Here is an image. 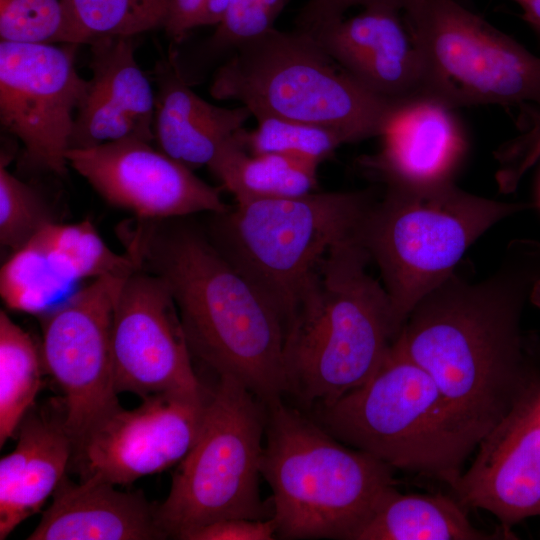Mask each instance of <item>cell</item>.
<instances>
[{
	"label": "cell",
	"instance_id": "4fadbf2b",
	"mask_svg": "<svg viewBox=\"0 0 540 540\" xmlns=\"http://www.w3.org/2000/svg\"><path fill=\"white\" fill-rule=\"evenodd\" d=\"M117 393L205 398L175 302L165 284L138 268L125 280L112 322Z\"/></svg>",
	"mask_w": 540,
	"mask_h": 540
},
{
	"label": "cell",
	"instance_id": "5b68a950",
	"mask_svg": "<svg viewBox=\"0 0 540 540\" xmlns=\"http://www.w3.org/2000/svg\"><path fill=\"white\" fill-rule=\"evenodd\" d=\"M526 208L472 194L452 179L385 182L383 197L370 206L357 236L380 269L399 330L481 235Z\"/></svg>",
	"mask_w": 540,
	"mask_h": 540
},
{
	"label": "cell",
	"instance_id": "2e32d148",
	"mask_svg": "<svg viewBox=\"0 0 540 540\" xmlns=\"http://www.w3.org/2000/svg\"><path fill=\"white\" fill-rule=\"evenodd\" d=\"M472 465L451 486L465 507L493 514L511 534L540 515V380L480 441Z\"/></svg>",
	"mask_w": 540,
	"mask_h": 540
},
{
	"label": "cell",
	"instance_id": "d590c367",
	"mask_svg": "<svg viewBox=\"0 0 540 540\" xmlns=\"http://www.w3.org/2000/svg\"><path fill=\"white\" fill-rule=\"evenodd\" d=\"M523 10L522 19L527 23L540 21V0H512Z\"/></svg>",
	"mask_w": 540,
	"mask_h": 540
},
{
	"label": "cell",
	"instance_id": "603a6c76",
	"mask_svg": "<svg viewBox=\"0 0 540 540\" xmlns=\"http://www.w3.org/2000/svg\"><path fill=\"white\" fill-rule=\"evenodd\" d=\"M14 450L0 460V539L37 513L66 476L73 443L62 417L29 411Z\"/></svg>",
	"mask_w": 540,
	"mask_h": 540
},
{
	"label": "cell",
	"instance_id": "4dcf8cb0",
	"mask_svg": "<svg viewBox=\"0 0 540 540\" xmlns=\"http://www.w3.org/2000/svg\"><path fill=\"white\" fill-rule=\"evenodd\" d=\"M288 0H235L208 41L213 52L231 53L271 29Z\"/></svg>",
	"mask_w": 540,
	"mask_h": 540
},
{
	"label": "cell",
	"instance_id": "f546056e",
	"mask_svg": "<svg viewBox=\"0 0 540 540\" xmlns=\"http://www.w3.org/2000/svg\"><path fill=\"white\" fill-rule=\"evenodd\" d=\"M61 0H0V38L14 43H60Z\"/></svg>",
	"mask_w": 540,
	"mask_h": 540
},
{
	"label": "cell",
	"instance_id": "1f68e13d",
	"mask_svg": "<svg viewBox=\"0 0 540 540\" xmlns=\"http://www.w3.org/2000/svg\"><path fill=\"white\" fill-rule=\"evenodd\" d=\"M181 540H273L277 525L273 517L265 519L229 518L190 530Z\"/></svg>",
	"mask_w": 540,
	"mask_h": 540
},
{
	"label": "cell",
	"instance_id": "8d00e7d4",
	"mask_svg": "<svg viewBox=\"0 0 540 540\" xmlns=\"http://www.w3.org/2000/svg\"><path fill=\"white\" fill-rule=\"evenodd\" d=\"M532 300L535 301V302L540 303V283H539V285L537 286V288H536V290L534 292Z\"/></svg>",
	"mask_w": 540,
	"mask_h": 540
},
{
	"label": "cell",
	"instance_id": "44dd1931",
	"mask_svg": "<svg viewBox=\"0 0 540 540\" xmlns=\"http://www.w3.org/2000/svg\"><path fill=\"white\" fill-rule=\"evenodd\" d=\"M90 477L62 479L29 540H158L169 538L158 504L141 492H126Z\"/></svg>",
	"mask_w": 540,
	"mask_h": 540
},
{
	"label": "cell",
	"instance_id": "ba28073f",
	"mask_svg": "<svg viewBox=\"0 0 540 540\" xmlns=\"http://www.w3.org/2000/svg\"><path fill=\"white\" fill-rule=\"evenodd\" d=\"M375 200L373 191L355 190L235 202L212 214L206 234L287 323L318 263L357 236Z\"/></svg>",
	"mask_w": 540,
	"mask_h": 540
},
{
	"label": "cell",
	"instance_id": "8fae6325",
	"mask_svg": "<svg viewBox=\"0 0 540 540\" xmlns=\"http://www.w3.org/2000/svg\"><path fill=\"white\" fill-rule=\"evenodd\" d=\"M130 274L93 279L43 321V364L62 393L61 417L73 449L121 407L113 374L112 322Z\"/></svg>",
	"mask_w": 540,
	"mask_h": 540
},
{
	"label": "cell",
	"instance_id": "d6986e66",
	"mask_svg": "<svg viewBox=\"0 0 540 540\" xmlns=\"http://www.w3.org/2000/svg\"><path fill=\"white\" fill-rule=\"evenodd\" d=\"M92 77L75 116L70 149L139 139L154 140L155 93L135 58L132 36L89 43Z\"/></svg>",
	"mask_w": 540,
	"mask_h": 540
},
{
	"label": "cell",
	"instance_id": "e0dca14e",
	"mask_svg": "<svg viewBox=\"0 0 540 540\" xmlns=\"http://www.w3.org/2000/svg\"><path fill=\"white\" fill-rule=\"evenodd\" d=\"M138 265L110 249L88 221L50 222L13 251L0 271V294L18 312L44 314L70 286L107 274H130Z\"/></svg>",
	"mask_w": 540,
	"mask_h": 540
},
{
	"label": "cell",
	"instance_id": "52a82bcc",
	"mask_svg": "<svg viewBox=\"0 0 540 540\" xmlns=\"http://www.w3.org/2000/svg\"><path fill=\"white\" fill-rule=\"evenodd\" d=\"M252 116L268 115L335 128L358 142L380 137L396 107L343 70L305 30L276 28L233 50L209 88Z\"/></svg>",
	"mask_w": 540,
	"mask_h": 540
},
{
	"label": "cell",
	"instance_id": "cb8c5ba5",
	"mask_svg": "<svg viewBox=\"0 0 540 540\" xmlns=\"http://www.w3.org/2000/svg\"><path fill=\"white\" fill-rule=\"evenodd\" d=\"M458 499L437 494H403L390 488L354 540H494L472 525Z\"/></svg>",
	"mask_w": 540,
	"mask_h": 540
},
{
	"label": "cell",
	"instance_id": "9a60e30c",
	"mask_svg": "<svg viewBox=\"0 0 540 540\" xmlns=\"http://www.w3.org/2000/svg\"><path fill=\"white\" fill-rule=\"evenodd\" d=\"M68 165L108 203L141 220L176 219L226 211L220 188L194 174L150 142L125 139L69 149Z\"/></svg>",
	"mask_w": 540,
	"mask_h": 540
},
{
	"label": "cell",
	"instance_id": "74e56055",
	"mask_svg": "<svg viewBox=\"0 0 540 540\" xmlns=\"http://www.w3.org/2000/svg\"><path fill=\"white\" fill-rule=\"evenodd\" d=\"M528 24H530L534 29L540 32V21H532Z\"/></svg>",
	"mask_w": 540,
	"mask_h": 540
},
{
	"label": "cell",
	"instance_id": "e575fe53",
	"mask_svg": "<svg viewBox=\"0 0 540 540\" xmlns=\"http://www.w3.org/2000/svg\"><path fill=\"white\" fill-rule=\"evenodd\" d=\"M235 0H205L195 20V27L218 25Z\"/></svg>",
	"mask_w": 540,
	"mask_h": 540
},
{
	"label": "cell",
	"instance_id": "3957f363",
	"mask_svg": "<svg viewBox=\"0 0 540 540\" xmlns=\"http://www.w3.org/2000/svg\"><path fill=\"white\" fill-rule=\"evenodd\" d=\"M369 261L357 236L334 245L286 323V393L305 404L333 403L366 382L400 332Z\"/></svg>",
	"mask_w": 540,
	"mask_h": 540
},
{
	"label": "cell",
	"instance_id": "ffe728a7",
	"mask_svg": "<svg viewBox=\"0 0 540 540\" xmlns=\"http://www.w3.org/2000/svg\"><path fill=\"white\" fill-rule=\"evenodd\" d=\"M380 137L379 152L362 165L384 183L452 179L466 149L454 109L422 95L399 103Z\"/></svg>",
	"mask_w": 540,
	"mask_h": 540
},
{
	"label": "cell",
	"instance_id": "8992f818",
	"mask_svg": "<svg viewBox=\"0 0 540 540\" xmlns=\"http://www.w3.org/2000/svg\"><path fill=\"white\" fill-rule=\"evenodd\" d=\"M316 421L339 441L393 469L450 487L480 443L428 373L393 344L366 382L319 405Z\"/></svg>",
	"mask_w": 540,
	"mask_h": 540
},
{
	"label": "cell",
	"instance_id": "d4e9b609",
	"mask_svg": "<svg viewBox=\"0 0 540 540\" xmlns=\"http://www.w3.org/2000/svg\"><path fill=\"white\" fill-rule=\"evenodd\" d=\"M318 164L284 154L248 152L236 134L208 165L235 202L287 198L317 191Z\"/></svg>",
	"mask_w": 540,
	"mask_h": 540
},
{
	"label": "cell",
	"instance_id": "d6a6232c",
	"mask_svg": "<svg viewBox=\"0 0 540 540\" xmlns=\"http://www.w3.org/2000/svg\"><path fill=\"white\" fill-rule=\"evenodd\" d=\"M405 0H309L296 17L299 28H307L344 17L356 6L364 8L388 7L402 11Z\"/></svg>",
	"mask_w": 540,
	"mask_h": 540
},
{
	"label": "cell",
	"instance_id": "ac0fdd59",
	"mask_svg": "<svg viewBox=\"0 0 540 540\" xmlns=\"http://www.w3.org/2000/svg\"><path fill=\"white\" fill-rule=\"evenodd\" d=\"M299 29L375 95L401 102L422 94V60L401 10L364 8L349 18Z\"/></svg>",
	"mask_w": 540,
	"mask_h": 540
},
{
	"label": "cell",
	"instance_id": "484cf974",
	"mask_svg": "<svg viewBox=\"0 0 540 540\" xmlns=\"http://www.w3.org/2000/svg\"><path fill=\"white\" fill-rule=\"evenodd\" d=\"M44 368L31 336L0 311V446L13 437L32 409Z\"/></svg>",
	"mask_w": 540,
	"mask_h": 540
},
{
	"label": "cell",
	"instance_id": "83f0119b",
	"mask_svg": "<svg viewBox=\"0 0 540 540\" xmlns=\"http://www.w3.org/2000/svg\"><path fill=\"white\" fill-rule=\"evenodd\" d=\"M255 119L254 129L243 127L236 133L238 141L252 154H284L320 165L340 146L352 143L345 133L327 126L268 115Z\"/></svg>",
	"mask_w": 540,
	"mask_h": 540
},
{
	"label": "cell",
	"instance_id": "4316f807",
	"mask_svg": "<svg viewBox=\"0 0 540 540\" xmlns=\"http://www.w3.org/2000/svg\"><path fill=\"white\" fill-rule=\"evenodd\" d=\"M171 0H61L60 43L89 44L105 36H132L163 28Z\"/></svg>",
	"mask_w": 540,
	"mask_h": 540
},
{
	"label": "cell",
	"instance_id": "836d02e7",
	"mask_svg": "<svg viewBox=\"0 0 540 540\" xmlns=\"http://www.w3.org/2000/svg\"><path fill=\"white\" fill-rule=\"evenodd\" d=\"M205 0H171L163 26L167 36L180 42L195 28L196 17Z\"/></svg>",
	"mask_w": 540,
	"mask_h": 540
},
{
	"label": "cell",
	"instance_id": "30bf717a",
	"mask_svg": "<svg viewBox=\"0 0 540 540\" xmlns=\"http://www.w3.org/2000/svg\"><path fill=\"white\" fill-rule=\"evenodd\" d=\"M402 13L422 60V96L454 110L522 107L540 121V56L457 0H405Z\"/></svg>",
	"mask_w": 540,
	"mask_h": 540
},
{
	"label": "cell",
	"instance_id": "9c48e42d",
	"mask_svg": "<svg viewBox=\"0 0 540 540\" xmlns=\"http://www.w3.org/2000/svg\"><path fill=\"white\" fill-rule=\"evenodd\" d=\"M265 428L264 404L237 379L218 377L198 437L158 504L168 537L223 519L272 517L259 490Z\"/></svg>",
	"mask_w": 540,
	"mask_h": 540
},
{
	"label": "cell",
	"instance_id": "7a4b0ae2",
	"mask_svg": "<svg viewBox=\"0 0 540 540\" xmlns=\"http://www.w3.org/2000/svg\"><path fill=\"white\" fill-rule=\"evenodd\" d=\"M170 220L126 230V252L169 290L193 358L240 381L264 406L282 400L283 315L206 233Z\"/></svg>",
	"mask_w": 540,
	"mask_h": 540
},
{
	"label": "cell",
	"instance_id": "6da1fadb",
	"mask_svg": "<svg viewBox=\"0 0 540 540\" xmlns=\"http://www.w3.org/2000/svg\"><path fill=\"white\" fill-rule=\"evenodd\" d=\"M540 283V242L511 241L499 267L455 271L412 309L393 346L433 379L480 441L538 380L521 330Z\"/></svg>",
	"mask_w": 540,
	"mask_h": 540
},
{
	"label": "cell",
	"instance_id": "5bb4252c",
	"mask_svg": "<svg viewBox=\"0 0 540 540\" xmlns=\"http://www.w3.org/2000/svg\"><path fill=\"white\" fill-rule=\"evenodd\" d=\"M208 396L161 393L118 408L74 447L80 479L127 485L179 463L198 437Z\"/></svg>",
	"mask_w": 540,
	"mask_h": 540
},
{
	"label": "cell",
	"instance_id": "7c38bea8",
	"mask_svg": "<svg viewBox=\"0 0 540 540\" xmlns=\"http://www.w3.org/2000/svg\"><path fill=\"white\" fill-rule=\"evenodd\" d=\"M60 44L0 42V122L21 141L25 168L65 176L88 80L74 65L78 45Z\"/></svg>",
	"mask_w": 540,
	"mask_h": 540
},
{
	"label": "cell",
	"instance_id": "f1b7e54d",
	"mask_svg": "<svg viewBox=\"0 0 540 540\" xmlns=\"http://www.w3.org/2000/svg\"><path fill=\"white\" fill-rule=\"evenodd\" d=\"M53 222L38 191L11 174L4 158L0 165V242L17 250L45 225Z\"/></svg>",
	"mask_w": 540,
	"mask_h": 540
},
{
	"label": "cell",
	"instance_id": "7402d4cb",
	"mask_svg": "<svg viewBox=\"0 0 540 540\" xmlns=\"http://www.w3.org/2000/svg\"><path fill=\"white\" fill-rule=\"evenodd\" d=\"M154 140L158 148L185 166H207L252 116L241 105L226 108L197 95L171 52L156 68Z\"/></svg>",
	"mask_w": 540,
	"mask_h": 540
},
{
	"label": "cell",
	"instance_id": "277c9868",
	"mask_svg": "<svg viewBox=\"0 0 540 540\" xmlns=\"http://www.w3.org/2000/svg\"><path fill=\"white\" fill-rule=\"evenodd\" d=\"M265 408L261 476L272 490L277 538L354 540L395 486L394 469L282 400Z\"/></svg>",
	"mask_w": 540,
	"mask_h": 540
}]
</instances>
